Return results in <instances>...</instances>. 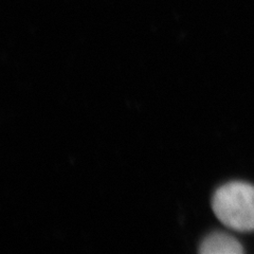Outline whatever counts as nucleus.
<instances>
[{"instance_id": "nucleus-2", "label": "nucleus", "mask_w": 254, "mask_h": 254, "mask_svg": "<svg viewBox=\"0 0 254 254\" xmlns=\"http://www.w3.org/2000/svg\"><path fill=\"white\" fill-rule=\"evenodd\" d=\"M201 254H242V244L224 232H213L206 236L199 246Z\"/></svg>"}, {"instance_id": "nucleus-1", "label": "nucleus", "mask_w": 254, "mask_h": 254, "mask_svg": "<svg viewBox=\"0 0 254 254\" xmlns=\"http://www.w3.org/2000/svg\"><path fill=\"white\" fill-rule=\"evenodd\" d=\"M212 209L221 224L238 232L254 231V186L231 181L219 187Z\"/></svg>"}]
</instances>
